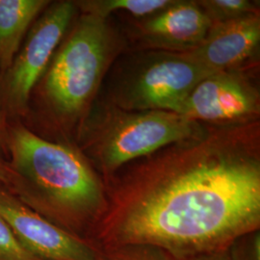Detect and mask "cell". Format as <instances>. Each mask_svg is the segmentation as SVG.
I'll use <instances>...</instances> for the list:
<instances>
[{
    "instance_id": "9a60e30c",
    "label": "cell",
    "mask_w": 260,
    "mask_h": 260,
    "mask_svg": "<svg viewBox=\"0 0 260 260\" xmlns=\"http://www.w3.org/2000/svg\"><path fill=\"white\" fill-rule=\"evenodd\" d=\"M0 260L44 259L28 251L0 218Z\"/></svg>"
},
{
    "instance_id": "8fae6325",
    "label": "cell",
    "mask_w": 260,
    "mask_h": 260,
    "mask_svg": "<svg viewBox=\"0 0 260 260\" xmlns=\"http://www.w3.org/2000/svg\"><path fill=\"white\" fill-rule=\"evenodd\" d=\"M49 0H0V75L19 52L35 21Z\"/></svg>"
},
{
    "instance_id": "5b68a950",
    "label": "cell",
    "mask_w": 260,
    "mask_h": 260,
    "mask_svg": "<svg viewBox=\"0 0 260 260\" xmlns=\"http://www.w3.org/2000/svg\"><path fill=\"white\" fill-rule=\"evenodd\" d=\"M208 75L183 53L142 50L115 65L104 100L123 110L179 114L197 84Z\"/></svg>"
},
{
    "instance_id": "ac0fdd59",
    "label": "cell",
    "mask_w": 260,
    "mask_h": 260,
    "mask_svg": "<svg viewBox=\"0 0 260 260\" xmlns=\"http://www.w3.org/2000/svg\"><path fill=\"white\" fill-rule=\"evenodd\" d=\"M228 251H229L209 253V254H203V255H198V256L190 257V258L184 260H233L232 257L229 255Z\"/></svg>"
},
{
    "instance_id": "5bb4252c",
    "label": "cell",
    "mask_w": 260,
    "mask_h": 260,
    "mask_svg": "<svg viewBox=\"0 0 260 260\" xmlns=\"http://www.w3.org/2000/svg\"><path fill=\"white\" fill-rule=\"evenodd\" d=\"M99 248V247H98ZM95 260H177L167 251L149 245L99 248Z\"/></svg>"
},
{
    "instance_id": "2e32d148",
    "label": "cell",
    "mask_w": 260,
    "mask_h": 260,
    "mask_svg": "<svg viewBox=\"0 0 260 260\" xmlns=\"http://www.w3.org/2000/svg\"><path fill=\"white\" fill-rule=\"evenodd\" d=\"M11 177V171H10L8 159L0 147V182L5 186L8 185Z\"/></svg>"
},
{
    "instance_id": "277c9868",
    "label": "cell",
    "mask_w": 260,
    "mask_h": 260,
    "mask_svg": "<svg viewBox=\"0 0 260 260\" xmlns=\"http://www.w3.org/2000/svg\"><path fill=\"white\" fill-rule=\"evenodd\" d=\"M207 126L175 112L123 110L103 99L93 103L75 145L105 182L131 162L198 137Z\"/></svg>"
},
{
    "instance_id": "4fadbf2b",
    "label": "cell",
    "mask_w": 260,
    "mask_h": 260,
    "mask_svg": "<svg viewBox=\"0 0 260 260\" xmlns=\"http://www.w3.org/2000/svg\"><path fill=\"white\" fill-rule=\"evenodd\" d=\"M197 3L212 23L230 21L259 14V1L199 0Z\"/></svg>"
},
{
    "instance_id": "8992f818",
    "label": "cell",
    "mask_w": 260,
    "mask_h": 260,
    "mask_svg": "<svg viewBox=\"0 0 260 260\" xmlns=\"http://www.w3.org/2000/svg\"><path fill=\"white\" fill-rule=\"evenodd\" d=\"M77 14L75 1H51L28 32L12 64L0 75V109L8 122L20 121L25 116L31 93Z\"/></svg>"
},
{
    "instance_id": "52a82bcc",
    "label": "cell",
    "mask_w": 260,
    "mask_h": 260,
    "mask_svg": "<svg viewBox=\"0 0 260 260\" xmlns=\"http://www.w3.org/2000/svg\"><path fill=\"white\" fill-rule=\"evenodd\" d=\"M179 114L207 125L258 121L259 91L246 70L215 73L197 84Z\"/></svg>"
},
{
    "instance_id": "7c38bea8",
    "label": "cell",
    "mask_w": 260,
    "mask_h": 260,
    "mask_svg": "<svg viewBox=\"0 0 260 260\" xmlns=\"http://www.w3.org/2000/svg\"><path fill=\"white\" fill-rule=\"evenodd\" d=\"M173 0H76L79 13L110 18L113 14H128L136 19L149 17L166 8Z\"/></svg>"
},
{
    "instance_id": "30bf717a",
    "label": "cell",
    "mask_w": 260,
    "mask_h": 260,
    "mask_svg": "<svg viewBox=\"0 0 260 260\" xmlns=\"http://www.w3.org/2000/svg\"><path fill=\"white\" fill-rule=\"evenodd\" d=\"M259 46L258 14L212 23L201 45L183 54L212 75L246 70L257 58Z\"/></svg>"
},
{
    "instance_id": "e0dca14e",
    "label": "cell",
    "mask_w": 260,
    "mask_h": 260,
    "mask_svg": "<svg viewBox=\"0 0 260 260\" xmlns=\"http://www.w3.org/2000/svg\"><path fill=\"white\" fill-rule=\"evenodd\" d=\"M8 127L9 122L7 121L6 117L0 109V147L5 152L7 156V137H8Z\"/></svg>"
},
{
    "instance_id": "9c48e42d",
    "label": "cell",
    "mask_w": 260,
    "mask_h": 260,
    "mask_svg": "<svg viewBox=\"0 0 260 260\" xmlns=\"http://www.w3.org/2000/svg\"><path fill=\"white\" fill-rule=\"evenodd\" d=\"M212 21L193 0H173L157 13L132 23L125 34L134 50L185 53L199 47Z\"/></svg>"
},
{
    "instance_id": "ba28073f",
    "label": "cell",
    "mask_w": 260,
    "mask_h": 260,
    "mask_svg": "<svg viewBox=\"0 0 260 260\" xmlns=\"http://www.w3.org/2000/svg\"><path fill=\"white\" fill-rule=\"evenodd\" d=\"M0 218L28 251L44 260H95L99 248L29 208L0 182Z\"/></svg>"
},
{
    "instance_id": "7a4b0ae2",
    "label": "cell",
    "mask_w": 260,
    "mask_h": 260,
    "mask_svg": "<svg viewBox=\"0 0 260 260\" xmlns=\"http://www.w3.org/2000/svg\"><path fill=\"white\" fill-rule=\"evenodd\" d=\"M127 47L125 33L111 18L78 12L20 122L44 139L75 145L105 75Z\"/></svg>"
},
{
    "instance_id": "3957f363",
    "label": "cell",
    "mask_w": 260,
    "mask_h": 260,
    "mask_svg": "<svg viewBox=\"0 0 260 260\" xmlns=\"http://www.w3.org/2000/svg\"><path fill=\"white\" fill-rule=\"evenodd\" d=\"M6 186L29 208L66 232H93L107 208L103 177L74 144L40 137L9 121Z\"/></svg>"
},
{
    "instance_id": "6da1fadb",
    "label": "cell",
    "mask_w": 260,
    "mask_h": 260,
    "mask_svg": "<svg viewBox=\"0 0 260 260\" xmlns=\"http://www.w3.org/2000/svg\"><path fill=\"white\" fill-rule=\"evenodd\" d=\"M99 248L149 245L184 260L229 251L260 226V121L203 134L133 161L105 182Z\"/></svg>"
}]
</instances>
